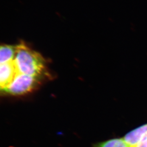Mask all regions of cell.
Wrapping results in <instances>:
<instances>
[{
	"label": "cell",
	"mask_w": 147,
	"mask_h": 147,
	"mask_svg": "<svg viewBox=\"0 0 147 147\" xmlns=\"http://www.w3.org/2000/svg\"><path fill=\"white\" fill-rule=\"evenodd\" d=\"M16 45H0V64H3L13 61L16 56Z\"/></svg>",
	"instance_id": "5"
},
{
	"label": "cell",
	"mask_w": 147,
	"mask_h": 147,
	"mask_svg": "<svg viewBox=\"0 0 147 147\" xmlns=\"http://www.w3.org/2000/svg\"><path fill=\"white\" fill-rule=\"evenodd\" d=\"M14 62L18 74L50 79L46 59L40 53L32 49L24 42L16 45Z\"/></svg>",
	"instance_id": "1"
},
{
	"label": "cell",
	"mask_w": 147,
	"mask_h": 147,
	"mask_svg": "<svg viewBox=\"0 0 147 147\" xmlns=\"http://www.w3.org/2000/svg\"><path fill=\"white\" fill-rule=\"evenodd\" d=\"M135 147H147V136L144 137Z\"/></svg>",
	"instance_id": "7"
},
{
	"label": "cell",
	"mask_w": 147,
	"mask_h": 147,
	"mask_svg": "<svg viewBox=\"0 0 147 147\" xmlns=\"http://www.w3.org/2000/svg\"><path fill=\"white\" fill-rule=\"evenodd\" d=\"M94 147H130L123 138H115L96 144Z\"/></svg>",
	"instance_id": "6"
},
{
	"label": "cell",
	"mask_w": 147,
	"mask_h": 147,
	"mask_svg": "<svg viewBox=\"0 0 147 147\" xmlns=\"http://www.w3.org/2000/svg\"><path fill=\"white\" fill-rule=\"evenodd\" d=\"M147 136V124L137 127L127 133L123 139L130 147H135L138 143Z\"/></svg>",
	"instance_id": "4"
},
{
	"label": "cell",
	"mask_w": 147,
	"mask_h": 147,
	"mask_svg": "<svg viewBox=\"0 0 147 147\" xmlns=\"http://www.w3.org/2000/svg\"><path fill=\"white\" fill-rule=\"evenodd\" d=\"M18 74L14 60L8 63L0 64V94L13 81Z\"/></svg>",
	"instance_id": "3"
},
{
	"label": "cell",
	"mask_w": 147,
	"mask_h": 147,
	"mask_svg": "<svg viewBox=\"0 0 147 147\" xmlns=\"http://www.w3.org/2000/svg\"><path fill=\"white\" fill-rule=\"evenodd\" d=\"M49 79L18 74L13 81L1 93L11 96H22L30 94L38 89L42 83Z\"/></svg>",
	"instance_id": "2"
}]
</instances>
